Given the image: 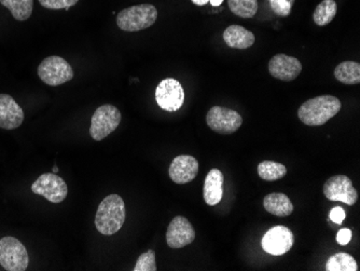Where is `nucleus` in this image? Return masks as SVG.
I'll return each mask as SVG.
<instances>
[{"instance_id": "10", "label": "nucleus", "mask_w": 360, "mask_h": 271, "mask_svg": "<svg viewBox=\"0 0 360 271\" xmlns=\"http://www.w3.org/2000/svg\"><path fill=\"white\" fill-rule=\"evenodd\" d=\"M323 195L330 201H341L354 206L358 200V193L353 182L345 175H335L323 185Z\"/></svg>"}, {"instance_id": "17", "label": "nucleus", "mask_w": 360, "mask_h": 271, "mask_svg": "<svg viewBox=\"0 0 360 271\" xmlns=\"http://www.w3.org/2000/svg\"><path fill=\"white\" fill-rule=\"evenodd\" d=\"M224 40L232 49H248L255 44V35L248 28L231 25L224 32Z\"/></svg>"}, {"instance_id": "11", "label": "nucleus", "mask_w": 360, "mask_h": 271, "mask_svg": "<svg viewBox=\"0 0 360 271\" xmlns=\"http://www.w3.org/2000/svg\"><path fill=\"white\" fill-rule=\"evenodd\" d=\"M295 244L292 232L285 226H275L266 232L261 246L266 253L271 255H284Z\"/></svg>"}, {"instance_id": "14", "label": "nucleus", "mask_w": 360, "mask_h": 271, "mask_svg": "<svg viewBox=\"0 0 360 271\" xmlns=\"http://www.w3.org/2000/svg\"><path fill=\"white\" fill-rule=\"evenodd\" d=\"M199 173V163L190 155H180L172 161L169 175L176 184H187L193 181Z\"/></svg>"}, {"instance_id": "31", "label": "nucleus", "mask_w": 360, "mask_h": 271, "mask_svg": "<svg viewBox=\"0 0 360 271\" xmlns=\"http://www.w3.org/2000/svg\"><path fill=\"white\" fill-rule=\"evenodd\" d=\"M222 1L224 0H210V5L214 6V7H218V6L221 5Z\"/></svg>"}, {"instance_id": "4", "label": "nucleus", "mask_w": 360, "mask_h": 271, "mask_svg": "<svg viewBox=\"0 0 360 271\" xmlns=\"http://www.w3.org/2000/svg\"><path fill=\"white\" fill-rule=\"evenodd\" d=\"M30 264L24 244L14 237L0 239V265L7 271H25Z\"/></svg>"}, {"instance_id": "1", "label": "nucleus", "mask_w": 360, "mask_h": 271, "mask_svg": "<svg viewBox=\"0 0 360 271\" xmlns=\"http://www.w3.org/2000/svg\"><path fill=\"white\" fill-rule=\"evenodd\" d=\"M341 101L333 95H319L309 99L299 107L301 122L309 127H319L328 122L341 111Z\"/></svg>"}, {"instance_id": "25", "label": "nucleus", "mask_w": 360, "mask_h": 271, "mask_svg": "<svg viewBox=\"0 0 360 271\" xmlns=\"http://www.w3.org/2000/svg\"><path fill=\"white\" fill-rule=\"evenodd\" d=\"M134 271H157V264H155V254L153 250L147 251L143 253L137 260L135 265Z\"/></svg>"}, {"instance_id": "20", "label": "nucleus", "mask_w": 360, "mask_h": 271, "mask_svg": "<svg viewBox=\"0 0 360 271\" xmlns=\"http://www.w3.org/2000/svg\"><path fill=\"white\" fill-rule=\"evenodd\" d=\"M0 4L10 10L16 21H27L34 10V0H0Z\"/></svg>"}, {"instance_id": "12", "label": "nucleus", "mask_w": 360, "mask_h": 271, "mask_svg": "<svg viewBox=\"0 0 360 271\" xmlns=\"http://www.w3.org/2000/svg\"><path fill=\"white\" fill-rule=\"evenodd\" d=\"M271 76L282 82H292L302 72L300 61L287 54H276L271 58L268 65Z\"/></svg>"}, {"instance_id": "22", "label": "nucleus", "mask_w": 360, "mask_h": 271, "mask_svg": "<svg viewBox=\"0 0 360 271\" xmlns=\"http://www.w3.org/2000/svg\"><path fill=\"white\" fill-rule=\"evenodd\" d=\"M327 271H357L358 265L355 258L347 253L340 252L333 255L326 264Z\"/></svg>"}, {"instance_id": "27", "label": "nucleus", "mask_w": 360, "mask_h": 271, "mask_svg": "<svg viewBox=\"0 0 360 271\" xmlns=\"http://www.w3.org/2000/svg\"><path fill=\"white\" fill-rule=\"evenodd\" d=\"M42 7L49 10L70 9L78 4L79 0H38Z\"/></svg>"}, {"instance_id": "8", "label": "nucleus", "mask_w": 360, "mask_h": 271, "mask_svg": "<svg viewBox=\"0 0 360 271\" xmlns=\"http://www.w3.org/2000/svg\"><path fill=\"white\" fill-rule=\"evenodd\" d=\"M32 191L52 203H60L68 196V184L56 173L41 174L32 185Z\"/></svg>"}, {"instance_id": "26", "label": "nucleus", "mask_w": 360, "mask_h": 271, "mask_svg": "<svg viewBox=\"0 0 360 271\" xmlns=\"http://www.w3.org/2000/svg\"><path fill=\"white\" fill-rule=\"evenodd\" d=\"M270 4L273 12L281 18H287L290 15L293 4L296 0H266Z\"/></svg>"}, {"instance_id": "29", "label": "nucleus", "mask_w": 360, "mask_h": 271, "mask_svg": "<svg viewBox=\"0 0 360 271\" xmlns=\"http://www.w3.org/2000/svg\"><path fill=\"white\" fill-rule=\"evenodd\" d=\"M345 216H347V214H345V210L342 209L341 206H335V208L331 210L330 220L335 222V224H342L343 220H345Z\"/></svg>"}, {"instance_id": "18", "label": "nucleus", "mask_w": 360, "mask_h": 271, "mask_svg": "<svg viewBox=\"0 0 360 271\" xmlns=\"http://www.w3.org/2000/svg\"><path fill=\"white\" fill-rule=\"evenodd\" d=\"M264 206L266 212L277 216V218H286L291 215L293 212L292 202L288 196L283 193L269 194L264 197Z\"/></svg>"}, {"instance_id": "7", "label": "nucleus", "mask_w": 360, "mask_h": 271, "mask_svg": "<svg viewBox=\"0 0 360 271\" xmlns=\"http://www.w3.org/2000/svg\"><path fill=\"white\" fill-rule=\"evenodd\" d=\"M206 122L212 131L228 135L236 132L242 127L243 118L238 111L222 106H214L206 115Z\"/></svg>"}, {"instance_id": "21", "label": "nucleus", "mask_w": 360, "mask_h": 271, "mask_svg": "<svg viewBox=\"0 0 360 271\" xmlns=\"http://www.w3.org/2000/svg\"><path fill=\"white\" fill-rule=\"evenodd\" d=\"M338 5L335 0H323L313 13V21L317 26H327L337 15Z\"/></svg>"}, {"instance_id": "19", "label": "nucleus", "mask_w": 360, "mask_h": 271, "mask_svg": "<svg viewBox=\"0 0 360 271\" xmlns=\"http://www.w3.org/2000/svg\"><path fill=\"white\" fill-rule=\"evenodd\" d=\"M335 77L338 82L347 86L360 84V64L354 61L340 63L335 68Z\"/></svg>"}, {"instance_id": "28", "label": "nucleus", "mask_w": 360, "mask_h": 271, "mask_svg": "<svg viewBox=\"0 0 360 271\" xmlns=\"http://www.w3.org/2000/svg\"><path fill=\"white\" fill-rule=\"evenodd\" d=\"M352 239V230L347 229V228H343V229L339 230L337 234L338 244L341 246H347L351 241Z\"/></svg>"}, {"instance_id": "2", "label": "nucleus", "mask_w": 360, "mask_h": 271, "mask_svg": "<svg viewBox=\"0 0 360 271\" xmlns=\"http://www.w3.org/2000/svg\"><path fill=\"white\" fill-rule=\"evenodd\" d=\"M127 210L122 198L116 194L105 198L95 215V227L104 236H112L122 228Z\"/></svg>"}, {"instance_id": "13", "label": "nucleus", "mask_w": 360, "mask_h": 271, "mask_svg": "<svg viewBox=\"0 0 360 271\" xmlns=\"http://www.w3.org/2000/svg\"><path fill=\"white\" fill-rule=\"evenodd\" d=\"M195 239V230L191 222L184 216H176L169 222L167 232V246L171 248H183Z\"/></svg>"}, {"instance_id": "32", "label": "nucleus", "mask_w": 360, "mask_h": 271, "mask_svg": "<svg viewBox=\"0 0 360 271\" xmlns=\"http://www.w3.org/2000/svg\"><path fill=\"white\" fill-rule=\"evenodd\" d=\"M53 173H58V167H54L53 168Z\"/></svg>"}, {"instance_id": "3", "label": "nucleus", "mask_w": 360, "mask_h": 271, "mask_svg": "<svg viewBox=\"0 0 360 271\" xmlns=\"http://www.w3.org/2000/svg\"><path fill=\"white\" fill-rule=\"evenodd\" d=\"M157 19V8L149 4H141L121 10L117 15V25L124 32L134 33L151 27Z\"/></svg>"}, {"instance_id": "6", "label": "nucleus", "mask_w": 360, "mask_h": 271, "mask_svg": "<svg viewBox=\"0 0 360 271\" xmlns=\"http://www.w3.org/2000/svg\"><path fill=\"white\" fill-rule=\"evenodd\" d=\"M121 111L113 105H102L95 111L91 120L90 134L95 141H102L120 125Z\"/></svg>"}, {"instance_id": "23", "label": "nucleus", "mask_w": 360, "mask_h": 271, "mask_svg": "<svg viewBox=\"0 0 360 271\" xmlns=\"http://www.w3.org/2000/svg\"><path fill=\"white\" fill-rule=\"evenodd\" d=\"M258 174L261 179L266 182H275L286 177L287 168L280 163L264 161L259 163Z\"/></svg>"}, {"instance_id": "30", "label": "nucleus", "mask_w": 360, "mask_h": 271, "mask_svg": "<svg viewBox=\"0 0 360 271\" xmlns=\"http://www.w3.org/2000/svg\"><path fill=\"white\" fill-rule=\"evenodd\" d=\"M191 1L196 6H205L210 3V0H191Z\"/></svg>"}, {"instance_id": "9", "label": "nucleus", "mask_w": 360, "mask_h": 271, "mask_svg": "<svg viewBox=\"0 0 360 271\" xmlns=\"http://www.w3.org/2000/svg\"><path fill=\"white\" fill-rule=\"evenodd\" d=\"M155 101L162 109L177 111L183 106L185 91L178 80L173 78L163 79L155 89Z\"/></svg>"}, {"instance_id": "15", "label": "nucleus", "mask_w": 360, "mask_h": 271, "mask_svg": "<svg viewBox=\"0 0 360 271\" xmlns=\"http://www.w3.org/2000/svg\"><path fill=\"white\" fill-rule=\"evenodd\" d=\"M24 119L23 109L11 95L0 94V127L5 130H14L21 127Z\"/></svg>"}, {"instance_id": "24", "label": "nucleus", "mask_w": 360, "mask_h": 271, "mask_svg": "<svg viewBox=\"0 0 360 271\" xmlns=\"http://www.w3.org/2000/svg\"><path fill=\"white\" fill-rule=\"evenodd\" d=\"M229 9L242 19H252L258 12V0H228Z\"/></svg>"}, {"instance_id": "5", "label": "nucleus", "mask_w": 360, "mask_h": 271, "mask_svg": "<svg viewBox=\"0 0 360 271\" xmlns=\"http://www.w3.org/2000/svg\"><path fill=\"white\" fill-rule=\"evenodd\" d=\"M38 76L48 86L58 87L74 78V70L68 61L60 56H52L40 63Z\"/></svg>"}, {"instance_id": "16", "label": "nucleus", "mask_w": 360, "mask_h": 271, "mask_svg": "<svg viewBox=\"0 0 360 271\" xmlns=\"http://www.w3.org/2000/svg\"><path fill=\"white\" fill-rule=\"evenodd\" d=\"M224 174L220 170L212 169L204 182V201L208 206H217L224 196Z\"/></svg>"}]
</instances>
